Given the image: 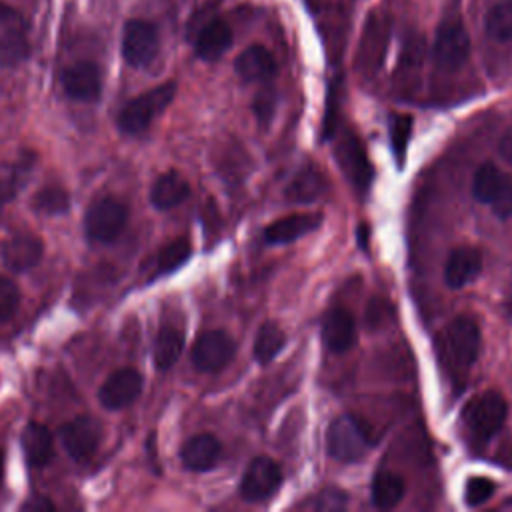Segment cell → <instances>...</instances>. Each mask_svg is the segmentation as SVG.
Listing matches in <instances>:
<instances>
[{"label":"cell","mask_w":512,"mask_h":512,"mask_svg":"<svg viewBox=\"0 0 512 512\" xmlns=\"http://www.w3.org/2000/svg\"><path fill=\"white\" fill-rule=\"evenodd\" d=\"M478 350L480 328L470 316H456L436 336L438 360L454 380H464L478 358Z\"/></svg>","instance_id":"6da1fadb"},{"label":"cell","mask_w":512,"mask_h":512,"mask_svg":"<svg viewBox=\"0 0 512 512\" xmlns=\"http://www.w3.org/2000/svg\"><path fill=\"white\" fill-rule=\"evenodd\" d=\"M508 416V404L496 390H484L462 408V426L476 442H488L504 426Z\"/></svg>","instance_id":"7a4b0ae2"},{"label":"cell","mask_w":512,"mask_h":512,"mask_svg":"<svg viewBox=\"0 0 512 512\" xmlns=\"http://www.w3.org/2000/svg\"><path fill=\"white\" fill-rule=\"evenodd\" d=\"M174 96H176V82H164L136 96L120 110L118 128L128 136L142 134L144 130H148L152 120L170 106Z\"/></svg>","instance_id":"3957f363"},{"label":"cell","mask_w":512,"mask_h":512,"mask_svg":"<svg viewBox=\"0 0 512 512\" xmlns=\"http://www.w3.org/2000/svg\"><path fill=\"white\" fill-rule=\"evenodd\" d=\"M370 436L366 426L354 416H338L330 422L326 432L328 454L344 464H352L370 450Z\"/></svg>","instance_id":"277c9868"},{"label":"cell","mask_w":512,"mask_h":512,"mask_svg":"<svg viewBox=\"0 0 512 512\" xmlns=\"http://www.w3.org/2000/svg\"><path fill=\"white\" fill-rule=\"evenodd\" d=\"M128 208L116 198H100L92 202L84 216V232L90 242L110 244L124 230Z\"/></svg>","instance_id":"5b68a950"},{"label":"cell","mask_w":512,"mask_h":512,"mask_svg":"<svg viewBox=\"0 0 512 512\" xmlns=\"http://www.w3.org/2000/svg\"><path fill=\"white\" fill-rule=\"evenodd\" d=\"M472 196L490 204L498 218L512 216V176L494 164H482L472 178Z\"/></svg>","instance_id":"8992f818"},{"label":"cell","mask_w":512,"mask_h":512,"mask_svg":"<svg viewBox=\"0 0 512 512\" xmlns=\"http://www.w3.org/2000/svg\"><path fill=\"white\" fill-rule=\"evenodd\" d=\"M432 54H434L436 66L442 70H456L468 60L470 38L458 18L444 20L438 26Z\"/></svg>","instance_id":"52a82bcc"},{"label":"cell","mask_w":512,"mask_h":512,"mask_svg":"<svg viewBox=\"0 0 512 512\" xmlns=\"http://www.w3.org/2000/svg\"><path fill=\"white\" fill-rule=\"evenodd\" d=\"M234 354L236 344L224 330H208L196 338L190 360L200 372H218L230 364Z\"/></svg>","instance_id":"ba28073f"},{"label":"cell","mask_w":512,"mask_h":512,"mask_svg":"<svg viewBox=\"0 0 512 512\" xmlns=\"http://www.w3.org/2000/svg\"><path fill=\"white\" fill-rule=\"evenodd\" d=\"M158 54V32L154 24L132 18L124 24L122 56L132 68L148 66Z\"/></svg>","instance_id":"9c48e42d"},{"label":"cell","mask_w":512,"mask_h":512,"mask_svg":"<svg viewBox=\"0 0 512 512\" xmlns=\"http://www.w3.org/2000/svg\"><path fill=\"white\" fill-rule=\"evenodd\" d=\"M102 424L94 416H78L60 426V442L70 458L86 460L90 458L102 442Z\"/></svg>","instance_id":"30bf717a"},{"label":"cell","mask_w":512,"mask_h":512,"mask_svg":"<svg viewBox=\"0 0 512 512\" xmlns=\"http://www.w3.org/2000/svg\"><path fill=\"white\" fill-rule=\"evenodd\" d=\"M282 484V470L280 466L268 458L258 456L250 460L240 480V494L248 502H264L268 500Z\"/></svg>","instance_id":"8fae6325"},{"label":"cell","mask_w":512,"mask_h":512,"mask_svg":"<svg viewBox=\"0 0 512 512\" xmlns=\"http://www.w3.org/2000/svg\"><path fill=\"white\" fill-rule=\"evenodd\" d=\"M144 378L134 368H120L112 372L98 390V400L106 410H120L130 406L142 392Z\"/></svg>","instance_id":"7c38bea8"},{"label":"cell","mask_w":512,"mask_h":512,"mask_svg":"<svg viewBox=\"0 0 512 512\" xmlns=\"http://www.w3.org/2000/svg\"><path fill=\"white\" fill-rule=\"evenodd\" d=\"M334 156L340 170L348 176V180L358 188L364 190L372 180V166L368 162V154L362 142L354 134H344L338 138L334 146Z\"/></svg>","instance_id":"4fadbf2b"},{"label":"cell","mask_w":512,"mask_h":512,"mask_svg":"<svg viewBox=\"0 0 512 512\" xmlns=\"http://www.w3.org/2000/svg\"><path fill=\"white\" fill-rule=\"evenodd\" d=\"M42 254H44L42 240L30 232H18L10 236L0 248L2 262L12 272H28L36 268L42 260Z\"/></svg>","instance_id":"5bb4252c"},{"label":"cell","mask_w":512,"mask_h":512,"mask_svg":"<svg viewBox=\"0 0 512 512\" xmlns=\"http://www.w3.org/2000/svg\"><path fill=\"white\" fill-rule=\"evenodd\" d=\"M64 92L78 102H96L102 94V76L94 62H76L62 72Z\"/></svg>","instance_id":"9a60e30c"},{"label":"cell","mask_w":512,"mask_h":512,"mask_svg":"<svg viewBox=\"0 0 512 512\" xmlns=\"http://www.w3.org/2000/svg\"><path fill=\"white\" fill-rule=\"evenodd\" d=\"M222 454V446L218 438L212 434H196L188 438L180 448V460L186 470L206 472L212 470Z\"/></svg>","instance_id":"2e32d148"},{"label":"cell","mask_w":512,"mask_h":512,"mask_svg":"<svg viewBox=\"0 0 512 512\" xmlns=\"http://www.w3.org/2000/svg\"><path fill=\"white\" fill-rule=\"evenodd\" d=\"M482 270V254L474 246H460L450 252L444 266V280L450 288H462L478 278Z\"/></svg>","instance_id":"e0dca14e"},{"label":"cell","mask_w":512,"mask_h":512,"mask_svg":"<svg viewBox=\"0 0 512 512\" xmlns=\"http://www.w3.org/2000/svg\"><path fill=\"white\" fill-rule=\"evenodd\" d=\"M322 342L330 352H346L356 342V322L344 308L330 310L322 320Z\"/></svg>","instance_id":"ac0fdd59"},{"label":"cell","mask_w":512,"mask_h":512,"mask_svg":"<svg viewBox=\"0 0 512 512\" xmlns=\"http://www.w3.org/2000/svg\"><path fill=\"white\" fill-rule=\"evenodd\" d=\"M322 222V214L304 212V214H288L284 218L274 220L266 230L264 238L268 244H288L294 242L312 230H316Z\"/></svg>","instance_id":"d6986e66"},{"label":"cell","mask_w":512,"mask_h":512,"mask_svg":"<svg viewBox=\"0 0 512 512\" xmlns=\"http://www.w3.org/2000/svg\"><path fill=\"white\" fill-rule=\"evenodd\" d=\"M20 446L26 462L32 468H44L54 458L52 432L40 422H28L20 436Z\"/></svg>","instance_id":"ffe728a7"},{"label":"cell","mask_w":512,"mask_h":512,"mask_svg":"<svg viewBox=\"0 0 512 512\" xmlns=\"http://www.w3.org/2000/svg\"><path fill=\"white\" fill-rule=\"evenodd\" d=\"M234 70L244 82H266L276 74V60L268 48L252 44L238 54Z\"/></svg>","instance_id":"44dd1931"},{"label":"cell","mask_w":512,"mask_h":512,"mask_svg":"<svg viewBox=\"0 0 512 512\" xmlns=\"http://www.w3.org/2000/svg\"><path fill=\"white\" fill-rule=\"evenodd\" d=\"M232 46V30L222 18L208 20L194 42L196 56L202 60H218Z\"/></svg>","instance_id":"7402d4cb"},{"label":"cell","mask_w":512,"mask_h":512,"mask_svg":"<svg viewBox=\"0 0 512 512\" xmlns=\"http://www.w3.org/2000/svg\"><path fill=\"white\" fill-rule=\"evenodd\" d=\"M190 196V184L188 180L176 172H164L156 178V182L152 184L150 190V202L154 204V208L158 210H170L176 208L178 204H182L186 198Z\"/></svg>","instance_id":"603a6c76"},{"label":"cell","mask_w":512,"mask_h":512,"mask_svg":"<svg viewBox=\"0 0 512 512\" xmlns=\"http://www.w3.org/2000/svg\"><path fill=\"white\" fill-rule=\"evenodd\" d=\"M386 38H388L386 22L382 20L380 14H372L368 18V22H366L364 36H362L360 50H358V60H360L364 70L378 68V64H380V60L384 56Z\"/></svg>","instance_id":"cb8c5ba5"},{"label":"cell","mask_w":512,"mask_h":512,"mask_svg":"<svg viewBox=\"0 0 512 512\" xmlns=\"http://www.w3.org/2000/svg\"><path fill=\"white\" fill-rule=\"evenodd\" d=\"M326 188H328V180H326L324 172L316 166H306L286 186V198L290 202L308 204V202L318 200L326 192Z\"/></svg>","instance_id":"d4e9b609"},{"label":"cell","mask_w":512,"mask_h":512,"mask_svg":"<svg viewBox=\"0 0 512 512\" xmlns=\"http://www.w3.org/2000/svg\"><path fill=\"white\" fill-rule=\"evenodd\" d=\"M406 492V482L402 476L390 470H380L372 478V504L380 510H390L400 504Z\"/></svg>","instance_id":"484cf974"},{"label":"cell","mask_w":512,"mask_h":512,"mask_svg":"<svg viewBox=\"0 0 512 512\" xmlns=\"http://www.w3.org/2000/svg\"><path fill=\"white\" fill-rule=\"evenodd\" d=\"M184 350V334L174 326H164L154 340V364L158 370H170Z\"/></svg>","instance_id":"4316f807"},{"label":"cell","mask_w":512,"mask_h":512,"mask_svg":"<svg viewBox=\"0 0 512 512\" xmlns=\"http://www.w3.org/2000/svg\"><path fill=\"white\" fill-rule=\"evenodd\" d=\"M286 344L284 330L274 322H264L254 338V358L260 364L272 362Z\"/></svg>","instance_id":"83f0119b"},{"label":"cell","mask_w":512,"mask_h":512,"mask_svg":"<svg viewBox=\"0 0 512 512\" xmlns=\"http://www.w3.org/2000/svg\"><path fill=\"white\" fill-rule=\"evenodd\" d=\"M190 252H192V246L186 238H176L166 246H162L154 258V270H152L154 278L170 274L176 268H180L190 258Z\"/></svg>","instance_id":"f1b7e54d"},{"label":"cell","mask_w":512,"mask_h":512,"mask_svg":"<svg viewBox=\"0 0 512 512\" xmlns=\"http://www.w3.org/2000/svg\"><path fill=\"white\" fill-rule=\"evenodd\" d=\"M30 54V46L20 28H8L0 34V68H14Z\"/></svg>","instance_id":"f546056e"},{"label":"cell","mask_w":512,"mask_h":512,"mask_svg":"<svg viewBox=\"0 0 512 512\" xmlns=\"http://www.w3.org/2000/svg\"><path fill=\"white\" fill-rule=\"evenodd\" d=\"M32 210L42 216H62L70 210V194L62 186H44L34 194Z\"/></svg>","instance_id":"4dcf8cb0"},{"label":"cell","mask_w":512,"mask_h":512,"mask_svg":"<svg viewBox=\"0 0 512 512\" xmlns=\"http://www.w3.org/2000/svg\"><path fill=\"white\" fill-rule=\"evenodd\" d=\"M486 34L498 42L512 40V0L494 4L484 18Z\"/></svg>","instance_id":"1f68e13d"},{"label":"cell","mask_w":512,"mask_h":512,"mask_svg":"<svg viewBox=\"0 0 512 512\" xmlns=\"http://www.w3.org/2000/svg\"><path fill=\"white\" fill-rule=\"evenodd\" d=\"M410 134H412V118L408 114H396L390 122V142H392V152L398 160V166H402L404 162Z\"/></svg>","instance_id":"d6a6232c"},{"label":"cell","mask_w":512,"mask_h":512,"mask_svg":"<svg viewBox=\"0 0 512 512\" xmlns=\"http://www.w3.org/2000/svg\"><path fill=\"white\" fill-rule=\"evenodd\" d=\"M496 492V484L486 476H472L464 486V502L468 506H480L488 502Z\"/></svg>","instance_id":"836d02e7"},{"label":"cell","mask_w":512,"mask_h":512,"mask_svg":"<svg viewBox=\"0 0 512 512\" xmlns=\"http://www.w3.org/2000/svg\"><path fill=\"white\" fill-rule=\"evenodd\" d=\"M30 168V162L26 160H18L14 164V170L8 174V176H2L0 178V212L4 208V204H8L16 194H18V188L22 186V182L26 180V172Z\"/></svg>","instance_id":"e575fe53"},{"label":"cell","mask_w":512,"mask_h":512,"mask_svg":"<svg viewBox=\"0 0 512 512\" xmlns=\"http://www.w3.org/2000/svg\"><path fill=\"white\" fill-rule=\"evenodd\" d=\"M20 306V288L6 276H0V322L10 320Z\"/></svg>","instance_id":"d590c367"},{"label":"cell","mask_w":512,"mask_h":512,"mask_svg":"<svg viewBox=\"0 0 512 512\" xmlns=\"http://www.w3.org/2000/svg\"><path fill=\"white\" fill-rule=\"evenodd\" d=\"M346 506V492L338 488H326L316 496L314 508L318 510H342Z\"/></svg>","instance_id":"8d00e7d4"},{"label":"cell","mask_w":512,"mask_h":512,"mask_svg":"<svg viewBox=\"0 0 512 512\" xmlns=\"http://www.w3.org/2000/svg\"><path fill=\"white\" fill-rule=\"evenodd\" d=\"M0 26H8V28H24V20H22V16L14 10V8H10L8 4H4V2H0Z\"/></svg>","instance_id":"74e56055"},{"label":"cell","mask_w":512,"mask_h":512,"mask_svg":"<svg viewBox=\"0 0 512 512\" xmlns=\"http://www.w3.org/2000/svg\"><path fill=\"white\" fill-rule=\"evenodd\" d=\"M22 510H32V512H48V510H54V504L44 498V496H34L30 498L28 502L22 504Z\"/></svg>","instance_id":"f35d334b"},{"label":"cell","mask_w":512,"mask_h":512,"mask_svg":"<svg viewBox=\"0 0 512 512\" xmlns=\"http://www.w3.org/2000/svg\"><path fill=\"white\" fill-rule=\"evenodd\" d=\"M506 308H508V314H510V318H512V298L506 302Z\"/></svg>","instance_id":"ab89813d"},{"label":"cell","mask_w":512,"mask_h":512,"mask_svg":"<svg viewBox=\"0 0 512 512\" xmlns=\"http://www.w3.org/2000/svg\"><path fill=\"white\" fill-rule=\"evenodd\" d=\"M2 468H4V454L0 450V476H2Z\"/></svg>","instance_id":"60d3db41"},{"label":"cell","mask_w":512,"mask_h":512,"mask_svg":"<svg viewBox=\"0 0 512 512\" xmlns=\"http://www.w3.org/2000/svg\"><path fill=\"white\" fill-rule=\"evenodd\" d=\"M312 2H314V0H312Z\"/></svg>","instance_id":"b9f144b4"}]
</instances>
